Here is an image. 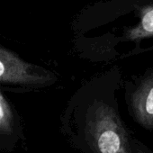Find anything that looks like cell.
I'll list each match as a JSON object with an SVG mask.
<instances>
[{"instance_id":"5","label":"cell","mask_w":153,"mask_h":153,"mask_svg":"<svg viewBox=\"0 0 153 153\" xmlns=\"http://www.w3.org/2000/svg\"><path fill=\"white\" fill-rule=\"evenodd\" d=\"M14 115L10 105L0 92V131L9 133L14 129Z\"/></svg>"},{"instance_id":"6","label":"cell","mask_w":153,"mask_h":153,"mask_svg":"<svg viewBox=\"0 0 153 153\" xmlns=\"http://www.w3.org/2000/svg\"><path fill=\"white\" fill-rule=\"evenodd\" d=\"M131 147L133 153H153L148 147H146L142 142H140L139 140L132 138L131 139Z\"/></svg>"},{"instance_id":"3","label":"cell","mask_w":153,"mask_h":153,"mask_svg":"<svg viewBox=\"0 0 153 153\" xmlns=\"http://www.w3.org/2000/svg\"><path fill=\"white\" fill-rule=\"evenodd\" d=\"M126 103L132 119L153 131V67L126 85Z\"/></svg>"},{"instance_id":"4","label":"cell","mask_w":153,"mask_h":153,"mask_svg":"<svg viewBox=\"0 0 153 153\" xmlns=\"http://www.w3.org/2000/svg\"><path fill=\"white\" fill-rule=\"evenodd\" d=\"M136 16L138 23L124 31L123 39L129 42H140L144 39L153 38V0L151 2L138 6Z\"/></svg>"},{"instance_id":"2","label":"cell","mask_w":153,"mask_h":153,"mask_svg":"<svg viewBox=\"0 0 153 153\" xmlns=\"http://www.w3.org/2000/svg\"><path fill=\"white\" fill-rule=\"evenodd\" d=\"M51 74L29 64L14 52L0 47V82L26 87H41L51 83Z\"/></svg>"},{"instance_id":"1","label":"cell","mask_w":153,"mask_h":153,"mask_svg":"<svg viewBox=\"0 0 153 153\" xmlns=\"http://www.w3.org/2000/svg\"><path fill=\"white\" fill-rule=\"evenodd\" d=\"M117 68L92 79L75 94L64 123L73 144L85 153H133L118 109Z\"/></svg>"}]
</instances>
